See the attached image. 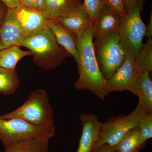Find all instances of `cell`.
<instances>
[{
  "mask_svg": "<svg viewBox=\"0 0 152 152\" xmlns=\"http://www.w3.org/2000/svg\"><path fill=\"white\" fill-rule=\"evenodd\" d=\"M93 39L91 26L77 40L80 63L78 66L79 78L75 83V87L79 90H88L104 100L107 96L106 86L107 80L104 78L98 65Z\"/></svg>",
  "mask_w": 152,
  "mask_h": 152,
  "instance_id": "cell-1",
  "label": "cell"
},
{
  "mask_svg": "<svg viewBox=\"0 0 152 152\" xmlns=\"http://www.w3.org/2000/svg\"><path fill=\"white\" fill-rule=\"evenodd\" d=\"M20 46L28 49L32 53L33 62L46 70L54 69L66 58L71 56L58 44L53 33L46 25L37 32L25 38Z\"/></svg>",
  "mask_w": 152,
  "mask_h": 152,
  "instance_id": "cell-2",
  "label": "cell"
},
{
  "mask_svg": "<svg viewBox=\"0 0 152 152\" xmlns=\"http://www.w3.org/2000/svg\"><path fill=\"white\" fill-rule=\"evenodd\" d=\"M0 118H18L32 124L46 127L54 126L53 111L48 94L41 88L33 91L22 105L12 111L1 115Z\"/></svg>",
  "mask_w": 152,
  "mask_h": 152,
  "instance_id": "cell-3",
  "label": "cell"
},
{
  "mask_svg": "<svg viewBox=\"0 0 152 152\" xmlns=\"http://www.w3.org/2000/svg\"><path fill=\"white\" fill-rule=\"evenodd\" d=\"M144 3H139L121 18L119 28L121 44L127 58L136 61L139 56L145 36L146 25L143 22L141 13Z\"/></svg>",
  "mask_w": 152,
  "mask_h": 152,
  "instance_id": "cell-4",
  "label": "cell"
},
{
  "mask_svg": "<svg viewBox=\"0 0 152 152\" xmlns=\"http://www.w3.org/2000/svg\"><path fill=\"white\" fill-rule=\"evenodd\" d=\"M94 48L100 70L108 80L126 58L121 44L118 30L95 39Z\"/></svg>",
  "mask_w": 152,
  "mask_h": 152,
  "instance_id": "cell-5",
  "label": "cell"
},
{
  "mask_svg": "<svg viewBox=\"0 0 152 152\" xmlns=\"http://www.w3.org/2000/svg\"><path fill=\"white\" fill-rule=\"evenodd\" d=\"M145 114L137 105L135 109L127 115H119L102 123L99 137L94 151L103 145L113 148L129 132L139 127Z\"/></svg>",
  "mask_w": 152,
  "mask_h": 152,
  "instance_id": "cell-6",
  "label": "cell"
},
{
  "mask_svg": "<svg viewBox=\"0 0 152 152\" xmlns=\"http://www.w3.org/2000/svg\"><path fill=\"white\" fill-rule=\"evenodd\" d=\"M53 126L46 127L36 126L18 118H0V140L6 147L37 136Z\"/></svg>",
  "mask_w": 152,
  "mask_h": 152,
  "instance_id": "cell-7",
  "label": "cell"
},
{
  "mask_svg": "<svg viewBox=\"0 0 152 152\" xmlns=\"http://www.w3.org/2000/svg\"><path fill=\"white\" fill-rule=\"evenodd\" d=\"M142 72L136 61L126 57L122 64L107 81L106 94L107 96L113 92L127 91L137 96V79Z\"/></svg>",
  "mask_w": 152,
  "mask_h": 152,
  "instance_id": "cell-8",
  "label": "cell"
},
{
  "mask_svg": "<svg viewBox=\"0 0 152 152\" xmlns=\"http://www.w3.org/2000/svg\"><path fill=\"white\" fill-rule=\"evenodd\" d=\"M26 37L17 18L15 9H8L5 18L0 26V50L13 46L20 47Z\"/></svg>",
  "mask_w": 152,
  "mask_h": 152,
  "instance_id": "cell-9",
  "label": "cell"
},
{
  "mask_svg": "<svg viewBox=\"0 0 152 152\" xmlns=\"http://www.w3.org/2000/svg\"><path fill=\"white\" fill-rule=\"evenodd\" d=\"M82 124V133L76 152H93L100 134L102 124L97 116L83 113L79 115Z\"/></svg>",
  "mask_w": 152,
  "mask_h": 152,
  "instance_id": "cell-10",
  "label": "cell"
},
{
  "mask_svg": "<svg viewBox=\"0 0 152 152\" xmlns=\"http://www.w3.org/2000/svg\"><path fill=\"white\" fill-rule=\"evenodd\" d=\"M55 126L35 137L5 147L4 152H48L49 141L56 135Z\"/></svg>",
  "mask_w": 152,
  "mask_h": 152,
  "instance_id": "cell-11",
  "label": "cell"
},
{
  "mask_svg": "<svg viewBox=\"0 0 152 152\" xmlns=\"http://www.w3.org/2000/svg\"><path fill=\"white\" fill-rule=\"evenodd\" d=\"M56 20L77 39L80 38L87 29L92 26L91 19L83 4Z\"/></svg>",
  "mask_w": 152,
  "mask_h": 152,
  "instance_id": "cell-12",
  "label": "cell"
},
{
  "mask_svg": "<svg viewBox=\"0 0 152 152\" xmlns=\"http://www.w3.org/2000/svg\"><path fill=\"white\" fill-rule=\"evenodd\" d=\"M121 18L113 9L104 5L98 18L92 23L93 38L103 37L118 30Z\"/></svg>",
  "mask_w": 152,
  "mask_h": 152,
  "instance_id": "cell-13",
  "label": "cell"
},
{
  "mask_svg": "<svg viewBox=\"0 0 152 152\" xmlns=\"http://www.w3.org/2000/svg\"><path fill=\"white\" fill-rule=\"evenodd\" d=\"M45 25L53 33L58 44L65 49L71 56L73 57L79 66L80 56L77 48V38L65 28L57 20L46 19Z\"/></svg>",
  "mask_w": 152,
  "mask_h": 152,
  "instance_id": "cell-14",
  "label": "cell"
},
{
  "mask_svg": "<svg viewBox=\"0 0 152 152\" xmlns=\"http://www.w3.org/2000/svg\"><path fill=\"white\" fill-rule=\"evenodd\" d=\"M15 9L17 18L27 37L37 32L45 25L46 18L41 12L26 8L21 5Z\"/></svg>",
  "mask_w": 152,
  "mask_h": 152,
  "instance_id": "cell-15",
  "label": "cell"
},
{
  "mask_svg": "<svg viewBox=\"0 0 152 152\" xmlns=\"http://www.w3.org/2000/svg\"><path fill=\"white\" fill-rule=\"evenodd\" d=\"M150 72H142L137 81V96L139 98L138 105L146 114H152V82Z\"/></svg>",
  "mask_w": 152,
  "mask_h": 152,
  "instance_id": "cell-16",
  "label": "cell"
},
{
  "mask_svg": "<svg viewBox=\"0 0 152 152\" xmlns=\"http://www.w3.org/2000/svg\"><path fill=\"white\" fill-rule=\"evenodd\" d=\"M83 4L81 0H45L42 14L46 19L56 20Z\"/></svg>",
  "mask_w": 152,
  "mask_h": 152,
  "instance_id": "cell-17",
  "label": "cell"
},
{
  "mask_svg": "<svg viewBox=\"0 0 152 152\" xmlns=\"http://www.w3.org/2000/svg\"><path fill=\"white\" fill-rule=\"evenodd\" d=\"M32 56L30 51H24L18 46L0 50V66L6 69H15L18 62L23 58Z\"/></svg>",
  "mask_w": 152,
  "mask_h": 152,
  "instance_id": "cell-18",
  "label": "cell"
},
{
  "mask_svg": "<svg viewBox=\"0 0 152 152\" xmlns=\"http://www.w3.org/2000/svg\"><path fill=\"white\" fill-rule=\"evenodd\" d=\"M145 145L142 142L137 127L129 132L113 148L116 152H139Z\"/></svg>",
  "mask_w": 152,
  "mask_h": 152,
  "instance_id": "cell-19",
  "label": "cell"
},
{
  "mask_svg": "<svg viewBox=\"0 0 152 152\" xmlns=\"http://www.w3.org/2000/svg\"><path fill=\"white\" fill-rule=\"evenodd\" d=\"M20 81L15 69L0 66V94L12 95L18 89Z\"/></svg>",
  "mask_w": 152,
  "mask_h": 152,
  "instance_id": "cell-20",
  "label": "cell"
},
{
  "mask_svg": "<svg viewBox=\"0 0 152 152\" xmlns=\"http://www.w3.org/2000/svg\"><path fill=\"white\" fill-rule=\"evenodd\" d=\"M142 72L152 70V39L148 38V42L143 44L137 59L136 60Z\"/></svg>",
  "mask_w": 152,
  "mask_h": 152,
  "instance_id": "cell-21",
  "label": "cell"
},
{
  "mask_svg": "<svg viewBox=\"0 0 152 152\" xmlns=\"http://www.w3.org/2000/svg\"><path fill=\"white\" fill-rule=\"evenodd\" d=\"M142 142L146 143L152 137V114H145L143 117L139 127Z\"/></svg>",
  "mask_w": 152,
  "mask_h": 152,
  "instance_id": "cell-22",
  "label": "cell"
},
{
  "mask_svg": "<svg viewBox=\"0 0 152 152\" xmlns=\"http://www.w3.org/2000/svg\"><path fill=\"white\" fill-rule=\"evenodd\" d=\"M83 4L92 23L98 18L104 6L102 2V0H84Z\"/></svg>",
  "mask_w": 152,
  "mask_h": 152,
  "instance_id": "cell-23",
  "label": "cell"
},
{
  "mask_svg": "<svg viewBox=\"0 0 152 152\" xmlns=\"http://www.w3.org/2000/svg\"><path fill=\"white\" fill-rule=\"evenodd\" d=\"M102 1L104 5L113 9L119 15L121 18L125 16L126 12L123 0H102Z\"/></svg>",
  "mask_w": 152,
  "mask_h": 152,
  "instance_id": "cell-24",
  "label": "cell"
},
{
  "mask_svg": "<svg viewBox=\"0 0 152 152\" xmlns=\"http://www.w3.org/2000/svg\"><path fill=\"white\" fill-rule=\"evenodd\" d=\"M126 13L139 3H144L145 0H123Z\"/></svg>",
  "mask_w": 152,
  "mask_h": 152,
  "instance_id": "cell-25",
  "label": "cell"
},
{
  "mask_svg": "<svg viewBox=\"0 0 152 152\" xmlns=\"http://www.w3.org/2000/svg\"><path fill=\"white\" fill-rule=\"evenodd\" d=\"M8 9L16 8L21 5L20 0H0Z\"/></svg>",
  "mask_w": 152,
  "mask_h": 152,
  "instance_id": "cell-26",
  "label": "cell"
},
{
  "mask_svg": "<svg viewBox=\"0 0 152 152\" xmlns=\"http://www.w3.org/2000/svg\"><path fill=\"white\" fill-rule=\"evenodd\" d=\"M34 4L35 10L42 13L45 7V0H33Z\"/></svg>",
  "mask_w": 152,
  "mask_h": 152,
  "instance_id": "cell-27",
  "label": "cell"
},
{
  "mask_svg": "<svg viewBox=\"0 0 152 152\" xmlns=\"http://www.w3.org/2000/svg\"><path fill=\"white\" fill-rule=\"evenodd\" d=\"M145 36L148 38H152V15L151 14L149 23L146 26V31Z\"/></svg>",
  "mask_w": 152,
  "mask_h": 152,
  "instance_id": "cell-28",
  "label": "cell"
},
{
  "mask_svg": "<svg viewBox=\"0 0 152 152\" xmlns=\"http://www.w3.org/2000/svg\"><path fill=\"white\" fill-rule=\"evenodd\" d=\"M93 152H116L111 147L103 145L95 150Z\"/></svg>",
  "mask_w": 152,
  "mask_h": 152,
  "instance_id": "cell-29",
  "label": "cell"
},
{
  "mask_svg": "<svg viewBox=\"0 0 152 152\" xmlns=\"http://www.w3.org/2000/svg\"><path fill=\"white\" fill-rule=\"evenodd\" d=\"M21 5L26 8L35 10L34 4L33 0H28L22 4Z\"/></svg>",
  "mask_w": 152,
  "mask_h": 152,
  "instance_id": "cell-30",
  "label": "cell"
},
{
  "mask_svg": "<svg viewBox=\"0 0 152 152\" xmlns=\"http://www.w3.org/2000/svg\"><path fill=\"white\" fill-rule=\"evenodd\" d=\"M7 14V13L5 14L3 13L2 10L1 8V7H0V26H1L2 24L3 23L4 20Z\"/></svg>",
  "mask_w": 152,
  "mask_h": 152,
  "instance_id": "cell-31",
  "label": "cell"
},
{
  "mask_svg": "<svg viewBox=\"0 0 152 152\" xmlns=\"http://www.w3.org/2000/svg\"><path fill=\"white\" fill-rule=\"evenodd\" d=\"M20 4L21 5L22 4H23V3L25 2V1H28V0H20Z\"/></svg>",
  "mask_w": 152,
  "mask_h": 152,
  "instance_id": "cell-32",
  "label": "cell"
}]
</instances>
